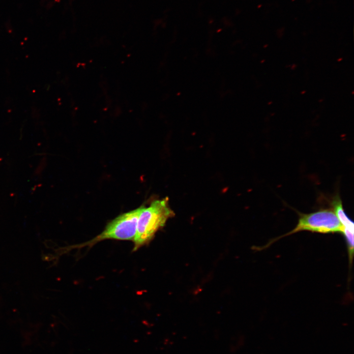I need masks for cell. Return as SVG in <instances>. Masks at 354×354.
I'll use <instances>...</instances> for the list:
<instances>
[{
  "instance_id": "cell-4",
  "label": "cell",
  "mask_w": 354,
  "mask_h": 354,
  "mask_svg": "<svg viewBox=\"0 0 354 354\" xmlns=\"http://www.w3.org/2000/svg\"><path fill=\"white\" fill-rule=\"evenodd\" d=\"M331 206L333 210L335 213L343 229L354 230V222L347 216L343 207L342 202L337 195L332 200Z\"/></svg>"
},
{
  "instance_id": "cell-3",
  "label": "cell",
  "mask_w": 354,
  "mask_h": 354,
  "mask_svg": "<svg viewBox=\"0 0 354 354\" xmlns=\"http://www.w3.org/2000/svg\"><path fill=\"white\" fill-rule=\"evenodd\" d=\"M143 206L122 213L109 222L103 231L87 242L92 244L107 239L133 240L138 217Z\"/></svg>"
},
{
  "instance_id": "cell-2",
  "label": "cell",
  "mask_w": 354,
  "mask_h": 354,
  "mask_svg": "<svg viewBox=\"0 0 354 354\" xmlns=\"http://www.w3.org/2000/svg\"><path fill=\"white\" fill-rule=\"evenodd\" d=\"M299 219L296 226L290 232L271 240L263 248L285 236L297 232L307 231L321 234L342 233L343 227L331 209H320L315 212L304 214L298 212Z\"/></svg>"
},
{
  "instance_id": "cell-5",
  "label": "cell",
  "mask_w": 354,
  "mask_h": 354,
  "mask_svg": "<svg viewBox=\"0 0 354 354\" xmlns=\"http://www.w3.org/2000/svg\"><path fill=\"white\" fill-rule=\"evenodd\" d=\"M44 244L47 248H52L54 246L53 243L49 240H45Z\"/></svg>"
},
{
  "instance_id": "cell-1",
  "label": "cell",
  "mask_w": 354,
  "mask_h": 354,
  "mask_svg": "<svg viewBox=\"0 0 354 354\" xmlns=\"http://www.w3.org/2000/svg\"><path fill=\"white\" fill-rule=\"evenodd\" d=\"M167 198L153 201L147 207H142L133 240V251L148 243L156 233L163 227L167 220L173 215Z\"/></svg>"
}]
</instances>
